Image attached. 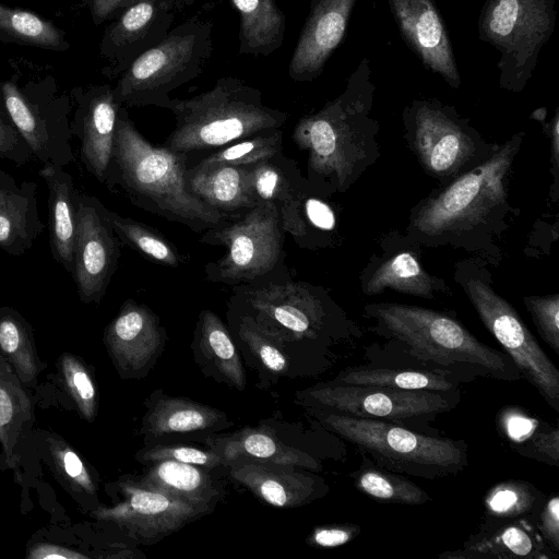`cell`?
<instances>
[{
	"mask_svg": "<svg viewBox=\"0 0 559 559\" xmlns=\"http://www.w3.org/2000/svg\"><path fill=\"white\" fill-rule=\"evenodd\" d=\"M10 309L0 312V346L7 353H14L21 342L20 321Z\"/></svg>",
	"mask_w": 559,
	"mask_h": 559,
	"instance_id": "681fc988",
	"label": "cell"
},
{
	"mask_svg": "<svg viewBox=\"0 0 559 559\" xmlns=\"http://www.w3.org/2000/svg\"><path fill=\"white\" fill-rule=\"evenodd\" d=\"M559 117L558 109L554 116V119L550 123V142H551V153L552 160L555 164L558 163V153H559Z\"/></svg>",
	"mask_w": 559,
	"mask_h": 559,
	"instance_id": "f5cc1de1",
	"label": "cell"
},
{
	"mask_svg": "<svg viewBox=\"0 0 559 559\" xmlns=\"http://www.w3.org/2000/svg\"><path fill=\"white\" fill-rule=\"evenodd\" d=\"M368 59L352 73L345 91L319 111L299 118L292 139L307 153V178L328 191L347 189L367 160L373 84Z\"/></svg>",
	"mask_w": 559,
	"mask_h": 559,
	"instance_id": "3957f363",
	"label": "cell"
},
{
	"mask_svg": "<svg viewBox=\"0 0 559 559\" xmlns=\"http://www.w3.org/2000/svg\"><path fill=\"white\" fill-rule=\"evenodd\" d=\"M331 381L433 392L460 391V386L463 384L459 379L441 372L376 362L347 367L341 370Z\"/></svg>",
	"mask_w": 559,
	"mask_h": 559,
	"instance_id": "1f68e13d",
	"label": "cell"
},
{
	"mask_svg": "<svg viewBox=\"0 0 559 559\" xmlns=\"http://www.w3.org/2000/svg\"><path fill=\"white\" fill-rule=\"evenodd\" d=\"M546 495L525 480L508 479L495 484L484 497L483 520L499 521L528 518L544 503Z\"/></svg>",
	"mask_w": 559,
	"mask_h": 559,
	"instance_id": "ab89813d",
	"label": "cell"
},
{
	"mask_svg": "<svg viewBox=\"0 0 559 559\" xmlns=\"http://www.w3.org/2000/svg\"><path fill=\"white\" fill-rule=\"evenodd\" d=\"M317 2V0H310V7L313 5Z\"/></svg>",
	"mask_w": 559,
	"mask_h": 559,
	"instance_id": "680465c9",
	"label": "cell"
},
{
	"mask_svg": "<svg viewBox=\"0 0 559 559\" xmlns=\"http://www.w3.org/2000/svg\"><path fill=\"white\" fill-rule=\"evenodd\" d=\"M319 425L354 445L382 468L438 479L456 475L468 464L467 444L395 423L307 408Z\"/></svg>",
	"mask_w": 559,
	"mask_h": 559,
	"instance_id": "5b68a950",
	"label": "cell"
},
{
	"mask_svg": "<svg viewBox=\"0 0 559 559\" xmlns=\"http://www.w3.org/2000/svg\"><path fill=\"white\" fill-rule=\"evenodd\" d=\"M3 108L28 146L33 159L66 167L75 159L70 127V103L43 88L0 84Z\"/></svg>",
	"mask_w": 559,
	"mask_h": 559,
	"instance_id": "4fadbf2b",
	"label": "cell"
},
{
	"mask_svg": "<svg viewBox=\"0 0 559 559\" xmlns=\"http://www.w3.org/2000/svg\"><path fill=\"white\" fill-rule=\"evenodd\" d=\"M361 463L349 474L355 488L370 499L382 503L421 506L431 497L403 474L380 467L366 454L360 453Z\"/></svg>",
	"mask_w": 559,
	"mask_h": 559,
	"instance_id": "e575fe53",
	"label": "cell"
},
{
	"mask_svg": "<svg viewBox=\"0 0 559 559\" xmlns=\"http://www.w3.org/2000/svg\"><path fill=\"white\" fill-rule=\"evenodd\" d=\"M175 129L163 146L188 155L219 148L270 129H282L288 115L263 104L259 88L236 76H222L209 91L171 98Z\"/></svg>",
	"mask_w": 559,
	"mask_h": 559,
	"instance_id": "277c9868",
	"label": "cell"
},
{
	"mask_svg": "<svg viewBox=\"0 0 559 559\" xmlns=\"http://www.w3.org/2000/svg\"><path fill=\"white\" fill-rule=\"evenodd\" d=\"M177 13L174 0H143L117 15L104 29L99 55L102 73L117 79L138 57L160 43Z\"/></svg>",
	"mask_w": 559,
	"mask_h": 559,
	"instance_id": "2e32d148",
	"label": "cell"
},
{
	"mask_svg": "<svg viewBox=\"0 0 559 559\" xmlns=\"http://www.w3.org/2000/svg\"><path fill=\"white\" fill-rule=\"evenodd\" d=\"M228 319L239 341L269 373L284 376L289 371L290 359L280 338L246 313L228 308Z\"/></svg>",
	"mask_w": 559,
	"mask_h": 559,
	"instance_id": "60d3db41",
	"label": "cell"
},
{
	"mask_svg": "<svg viewBox=\"0 0 559 559\" xmlns=\"http://www.w3.org/2000/svg\"><path fill=\"white\" fill-rule=\"evenodd\" d=\"M448 559H558L528 518L483 520L459 550L440 554Z\"/></svg>",
	"mask_w": 559,
	"mask_h": 559,
	"instance_id": "603a6c76",
	"label": "cell"
},
{
	"mask_svg": "<svg viewBox=\"0 0 559 559\" xmlns=\"http://www.w3.org/2000/svg\"><path fill=\"white\" fill-rule=\"evenodd\" d=\"M228 308L250 316L285 345L328 347L353 334L325 292L295 281L289 271L255 284L233 286Z\"/></svg>",
	"mask_w": 559,
	"mask_h": 559,
	"instance_id": "8992f818",
	"label": "cell"
},
{
	"mask_svg": "<svg viewBox=\"0 0 559 559\" xmlns=\"http://www.w3.org/2000/svg\"><path fill=\"white\" fill-rule=\"evenodd\" d=\"M370 329L389 343L393 365L441 372L463 383L477 378L522 379L510 357L479 341L456 319L432 309L394 302L368 305Z\"/></svg>",
	"mask_w": 559,
	"mask_h": 559,
	"instance_id": "6da1fadb",
	"label": "cell"
},
{
	"mask_svg": "<svg viewBox=\"0 0 559 559\" xmlns=\"http://www.w3.org/2000/svg\"><path fill=\"white\" fill-rule=\"evenodd\" d=\"M407 129L413 151L435 177L456 174L476 155L472 129L438 102H415L407 112Z\"/></svg>",
	"mask_w": 559,
	"mask_h": 559,
	"instance_id": "5bb4252c",
	"label": "cell"
},
{
	"mask_svg": "<svg viewBox=\"0 0 559 559\" xmlns=\"http://www.w3.org/2000/svg\"><path fill=\"white\" fill-rule=\"evenodd\" d=\"M497 430L520 455L558 466V427L519 407H506L497 415Z\"/></svg>",
	"mask_w": 559,
	"mask_h": 559,
	"instance_id": "4dcf8cb0",
	"label": "cell"
},
{
	"mask_svg": "<svg viewBox=\"0 0 559 559\" xmlns=\"http://www.w3.org/2000/svg\"><path fill=\"white\" fill-rule=\"evenodd\" d=\"M143 0H82L95 25L114 20L129 7Z\"/></svg>",
	"mask_w": 559,
	"mask_h": 559,
	"instance_id": "c3c4849f",
	"label": "cell"
},
{
	"mask_svg": "<svg viewBox=\"0 0 559 559\" xmlns=\"http://www.w3.org/2000/svg\"><path fill=\"white\" fill-rule=\"evenodd\" d=\"M326 192L308 178H304L297 190L278 206L281 226L300 248L321 246L324 235L334 230L335 213L321 198Z\"/></svg>",
	"mask_w": 559,
	"mask_h": 559,
	"instance_id": "f1b7e54d",
	"label": "cell"
},
{
	"mask_svg": "<svg viewBox=\"0 0 559 559\" xmlns=\"http://www.w3.org/2000/svg\"><path fill=\"white\" fill-rule=\"evenodd\" d=\"M464 289L480 321L544 401L559 413V369L547 356L512 305L478 277Z\"/></svg>",
	"mask_w": 559,
	"mask_h": 559,
	"instance_id": "7c38bea8",
	"label": "cell"
},
{
	"mask_svg": "<svg viewBox=\"0 0 559 559\" xmlns=\"http://www.w3.org/2000/svg\"><path fill=\"white\" fill-rule=\"evenodd\" d=\"M107 333L120 367L134 377L146 374L166 341V332L157 314L133 299L122 304Z\"/></svg>",
	"mask_w": 559,
	"mask_h": 559,
	"instance_id": "7402d4cb",
	"label": "cell"
},
{
	"mask_svg": "<svg viewBox=\"0 0 559 559\" xmlns=\"http://www.w3.org/2000/svg\"><path fill=\"white\" fill-rule=\"evenodd\" d=\"M205 442L223 457L224 464L236 460H252L296 466L309 472L322 468L313 455L284 443L267 427H246L233 433L206 437Z\"/></svg>",
	"mask_w": 559,
	"mask_h": 559,
	"instance_id": "4316f807",
	"label": "cell"
},
{
	"mask_svg": "<svg viewBox=\"0 0 559 559\" xmlns=\"http://www.w3.org/2000/svg\"><path fill=\"white\" fill-rule=\"evenodd\" d=\"M239 14L240 55L270 56L284 43L286 17L276 0H230Z\"/></svg>",
	"mask_w": 559,
	"mask_h": 559,
	"instance_id": "d6a6232c",
	"label": "cell"
},
{
	"mask_svg": "<svg viewBox=\"0 0 559 559\" xmlns=\"http://www.w3.org/2000/svg\"><path fill=\"white\" fill-rule=\"evenodd\" d=\"M436 280L411 252H400L380 264L365 284V294L371 296L393 289L416 297L432 298Z\"/></svg>",
	"mask_w": 559,
	"mask_h": 559,
	"instance_id": "8d00e7d4",
	"label": "cell"
},
{
	"mask_svg": "<svg viewBox=\"0 0 559 559\" xmlns=\"http://www.w3.org/2000/svg\"><path fill=\"white\" fill-rule=\"evenodd\" d=\"M223 467L233 480L274 508L302 507L329 491L322 477L305 473L296 466L236 460L225 463Z\"/></svg>",
	"mask_w": 559,
	"mask_h": 559,
	"instance_id": "d6986e66",
	"label": "cell"
},
{
	"mask_svg": "<svg viewBox=\"0 0 559 559\" xmlns=\"http://www.w3.org/2000/svg\"><path fill=\"white\" fill-rule=\"evenodd\" d=\"M142 484L213 510L224 497V485L214 469L175 461L147 464Z\"/></svg>",
	"mask_w": 559,
	"mask_h": 559,
	"instance_id": "f546056e",
	"label": "cell"
},
{
	"mask_svg": "<svg viewBox=\"0 0 559 559\" xmlns=\"http://www.w3.org/2000/svg\"><path fill=\"white\" fill-rule=\"evenodd\" d=\"M185 181L192 195L226 216L236 218L257 205L248 187L246 166L189 165Z\"/></svg>",
	"mask_w": 559,
	"mask_h": 559,
	"instance_id": "83f0119b",
	"label": "cell"
},
{
	"mask_svg": "<svg viewBox=\"0 0 559 559\" xmlns=\"http://www.w3.org/2000/svg\"><path fill=\"white\" fill-rule=\"evenodd\" d=\"M555 20V0L486 1L478 21L479 38L500 52L502 87L521 91L525 86Z\"/></svg>",
	"mask_w": 559,
	"mask_h": 559,
	"instance_id": "8fae6325",
	"label": "cell"
},
{
	"mask_svg": "<svg viewBox=\"0 0 559 559\" xmlns=\"http://www.w3.org/2000/svg\"><path fill=\"white\" fill-rule=\"evenodd\" d=\"M194 352L202 356L206 366L214 369L225 383L243 391L246 373L240 353L229 330L213 311L200 312L194 330Z\"/></svg>",
	"mask_w": 559,
	"mask_h": 559,
	"instance_id": "836d02e7",
	"label": "cell"
},
{
	"mask_svg": "<svg viewBox=\"0 0 559 559\" xmlns=\"http://www.w3.org/2000/svg\"><path fill=\"white\" fill-rule=\"evenodd\" d=\"M122 489L124 500L114 507L109 515L142 544L157 543L212 512L138 479L128 481Z\"/></svg>",
	"mask_w": 559,
	"mask_h": 559,
	"instance_id": "e0dca14e",
	"label": "cell"
},
{
	"mask_svg": "<svg viewBox=\"0 0 559 559\" xmlns=\"http://www.w3.org/2000/svg\"><path fill=\"white\" fill-rule=\"evenodd\" d=\"M356 0H317L300 32L288 66L296 82L317 79L342 41Z\"/></svg>",
	"mask_w": 559,
	"mask_h": 559,
	"instance_id": "44dd1931",
	"label": "cell"
},
{
	"mask_svg": "<svg viewBox=\"0 0 559 559\" xmlns=\"http://www.w3.org/2000/svg\"><path fill=\"white\" fill-rule=\"evenodd\" d=\"M177 12H181L185 9L191 7L198 0H174Z\"/></svg>",
	"mask_w": 559,
	"mask_h": 559,
	"instance_id": "11a10c76",
	"label": "cell"
},
{
	"mask_svg": "<svg viewBox=\"0 0 559 559\" xmlns=\"http://www.w3.org/2000/svg\"><path fill=\"white\" fill-rule=\"evenodd\" d=\"M189 157L148 142L121 106L105 186L134 206L181 224L197 234L218 227L233 217L192 195L185 174Z\"/></svg>",
	"mask_w": 559,
	"mask_h": 559,
	"instance_id": "7a4b0ae2",
	"label": "cell"
},
{
	"mask_svg": "<svg viewBox=\"0 0 559 559\" xmlns=\"http://www.w3.org/2000/svg\"><path fill=\"white\" fill-rule=\"evenodd\" d=\"M104 212L121 243L145 259L170 267H178L186 261V257L179 249L158 230L130 217L121 216L106 206Z\"/></svg>",
	"mask_w": 559,
	"mask_h": 559,
	"instance_id": "f35d334b",
	"label": "cell"
},
{
	"mask_svg": "<svg viewBox=\"0 0 559 559\" xmlns=\"http://www.w3.org/2000/svg\"><path fill=\"white\" fill-rule=\"evenodd\" d=\"M12 417V404L7 392L0 389V426H4Z\"/></svg>",
	"mask_w": 559,
	"mask_h": 559,
	"instance_id": "db71d44e",
	"label": "cell"
},
{
	"mask_svg": "<svg viewBox=\"0 0 559 559\" xmlns=\"http://www.w3.org/2000/svg\"><path fill=\"white\" fill-rule=\"evenodd\" d=\"M105 205L80 192L74 239L73 281L81 301L99 302L121 254V241L107 219Z\"/></svg>",
	"mask_w": 559,
	"mask_h": 559,
	"instance_id": "9a60e30c",
	"label": "cell"
},
{
	"mask_svg": "<svg viewBox=\"0 0 559 559\" xmlns=\"http://www.w3.org/2000/svg\"><path fill=\"white\" fill-rule=\"evenodd\" d=\"M64 468L68 475L72 478H78L83 474V464L79 456L69 451L64 454L63 457Z\"/></svg>",
	"mask_w": 559,
	"mask_h": 559,
	"instance_id": "816d5d0a",
	"label": "cell"
},
{
	"mask_svg": "<svg viewBox=\"0 0 559 559\" xmlns=\"http://www.w3.org/2000/svg\"><path fill=\"white\" fill-rule=\"evenodd\" d=\"M246 168L248 187L255 204L273 203L278 207L304 179L296 162L284 152Z\"/></svg>",
	"mask_w": 559,
	"mask_h": 559,
	"instance_id": "74e56055",
	"label": "cell"
},
{
	"mask_svg": "<svg viewBox=\"0 0 559 559\" xmlns=\"http://www.w3.org/2000/svg\"><path fill=\"white\" fill-rule=\"evenodd\" d=\"M9 175H10V174H8V173H5V171H3V170H1V169H0V179H3V178H5V177H8Z\"/></svg>",
	"mask_w": 559,
	"mask_h": 559,
	"instance_id": "9f6ffc18",
	"label": "cell"
},
{
	"mask_svg": "<svg viewBox=\"0 0 559 559\" xmlns=\"http://www.w3.org/2000/svg\"><path fill=\"white\" fill-rule=\"evenodd\" d=\"M0 158L17 166L33 160L28 146L2 108H0Z\"/></svg>",
	"mask_w": 559,
	"mask_h": 559,
	"instance_id": "f6af8a7d",
	"label": "cell"
},
{
	"mask_svg": "<svg viewBox=\"0 0 559 559\" xmlns=\"http://www.w3.org/2000/svg\"><path fill=\"white\" fill-rule=\"evenodd\" d=\"M135 457L145 465L162 461L189 463L211 469L224 465L223 457L214 450L181 443H152L140 449Z\"/></svg>",
	"mask_w": 559,
	"mask_h": 559,
	"instance_id": "7bdbcfd3",
	"label": "cell"
},
{
	"mask_svg": "<svg viewBox=\"0 0 559 559\" xmlns=\"http://www.w3.org/2000/svg\"><path fill=\"white\" fill-rule=\"evenodd\" d=\"M72 136L80 143L85 169L105 183L112 156L118 112L122 106L109 84L91 85L73 92Z\"/></svg>",
	"mask_w": 559,
	"mask_h": 559,
	"instance_id": "ac0fdd59",
	"label": "cell"
},
{
	"mask_svg": "<svg viewBox=\"0 0 559 559\" xmlns=\"http://www.w3.org/2000/svg\"><path fill=\"white\" fill-rule=\"evenodd\" d=\"M360 526L353 523L316 527L307 543L313 547L334 548L347 544L360 534Z\"/></svg>",
	"mask_w": 559,
	"mask_h": 559,
	"instance_id": "7dc6e473",
	"label": "cell"
},
{
	"mask_svg": "<svg viewBox=\"0 0 559 559\" xmlns=\"http://www.w3.org/2000/svg\"><path fill=\"white\" fill-rule=\"evenodd\" d=\"M38 175L48 188L49 246L52 259L72 277L80 191L73 177L55 164H45Z\"/></svg>",
	"mask_w": 559,
	"mask_h": 559,
	"instance_id": "d4e9b609",
	"label": "cell"
},
{
	"mask_svg": "<svg viewBox=\"0 0 559 559\" xmlns=\"http://www.w3.org/2000/svg\"><path fill=\"white\" fill-rule=\"evenodd\" d=\"M285 236L273 203H259L204 231L200 242L227 248L222 258L205 264V278L229 286L251 285L288 272Z\"/></svg>",
	"mask_w": 559,
	"mask_h": 559,
	"instance_id": "ba28073f",
	"label": "cell"
},
{
	"mask_svg": "<svg viewBox=\"0 0 559 559\" xmlns=\"http://www.w3.org/2000/svg\"><path fill=\"white\" fill-rule=\"evenodd\" d=\"M545 544L559 555V495L547 496L532 520Z\"/></svg>",
	"mask_w": 559,
	"mask_h": 559,
	"instance_id": "bcb514c9",
	"label": "cell"
},
{
	"mask_svg": "<svg viewBox=\"0 0 559 559\" xmlns=\"http://www.w3.org/2000/svg\"><path fill=\"white\" fill-rule=\"evenodd\" d=\"M0 41L63 52L70 48L66 33L53 22L24 9L0 2Z\"/></svg>",
	"mask_w": 559,
	"mask_h": 559,
	"instance_id": "d590c367",
	"label": "cell"
},
{
	"mask_svg": "<svg viewBox=\"0 0 559 559\" xmlns=\"http://www.w3.org/2000/svg\"><path fill=\"white\" fill-rule=\"evenodd\" d=\"M524 302L539 335L559 355V295L530 296Z\"/></svg>",
	"mask_w": 559,
	"mask_h": 559,
	"instance_id": "ee69618b",
	"label": "cell"
},
{
	"mask_svg": "<svg viewBox=\"0 0 559 559\" xmlns=\"http://www.w3.org/2000/svg\"><path fill=\"white\" fill-rule=\"evenodd\" d=\"M394 19L408 46L427 69L453 88L461 85L456 60L437 7L432 0H389Z\"/></svg>",
	"mask_w": 559,
	"mask_h": 559,
	"instance_id": "ffe728a7",
	"label": "cell"
},
{
	"mask_svg": "<svg viewBox=\"0 0 559 559\" xmlns=\"http://www.w3.org/2000/svg\"><path fill=\"white\" fill-rule=\"evenodd\" d=\"M72 382L80 397L85 403H92L95 396V389L88 374L78 369L72 376Z\"/></svg>",
	"mask_w": 559,
	"mask_h": 559,
	"instance_id": "f907efd6",
	"label": "cell"
},
{
	"mask_svg": "<svg viewBox=\"0 0 559 559\" xmlns=\"http://www.w3.org/2000/svg\"><path fill=\"white\" fill-rule=\"evenodd\" d=\"M520 141V136H514L425 201L413 216V229L429 238L465 230L504 204L506 179Z\"/></svg>",
	"mask_w": 559,
	"mask_h": 559,
	"instance_id": "30bf717a",
	"label": "cell"
},
{
	"mask_svg": "<svg viewBox=\"0 0 559 559\" xmlns=\"http://www.w3.org/2000/svg\"><path fill=\"white\" fill-rule=\"evenodd\" d=\"M204 9L170 28L118 76L114 92L122 106L168 109L170 93L204 72L214 48V22Z\"/></svg>",
	"mask_w": 559,
	"mask_h": 559,
	"instance_id": "52a82bcc",
	"label": "cell"
},
{
	"mask_svg": "<svg viewBox=\"0 0 559 559\" xmlns=\"http://www.w3.org/2000/svg\"><path fill=\"white\" fill-rule=\"evenodd\" d=\"M45 226L38 211L37 183L24 180L17 185L11 175L0 179V249L12 257L25 254Z\"/></svg>",
	"mask_w": 559,
	"mask_h": 559,
	"instance_id": "484cf974",
	"label": "cell"
},
{
	"mask_svg": "<svg viewBox=\"0 0 559 559\" xmlns=\"http://www.w3.org/2000/svg\"><path fill=\"white\" fill-rule=\"evenodd\" d=\"M233 423L221 409L187 397L152 394L142 419V433L150 440L222 430Z\"/></svg>",
	"mask_w": 559,
	"mask_h": 559,
	"instance_id": "cb8c5ba5",
	"label": "cell"
},
{
	"mask_svg": "<svg viewBox=\"0 0 559 559\" xmlns=\"http://www.w3.org/2000/svg\"><path fill=\"white\" fill-rule=\"evenodd\" d=\"M296 397L306 408L384 420L438 433L430 429L429 423L454 409L461 401V391L399 390L330 380L299 391Z\"/></svg>",
	"mask_w": 559,
	"mask_h": 559,
	"instance_id": "9c48e42d",
	"label": "cell"
},
{
	"mask_svg": "<svg viewBox=\"0 0 559 559\" xmlns=\"http://www.w3.org/2000/svg\"><path fill=\"white\" fill-rule=\"evenodd\" d=\"M282 152V129H270L219 147L195 164L250 166L266 160Z\"/></svg>",
	"mask_w": 559,
	"mask_h": 559,
	"instance_id": "b9f144b4",
	"label": "cell"
},
{
	"mask_svg": "<svg viewBox=\"0 0 559 559\" xmlns=\"http://www.w3.org/2000/svg\"><path fill=\"white\" fill-rule=\"evenodd\" d=\"M0 108L4 109V108H3V105H2L1 91H0Z\"/></svg>",
	"mask_w": 559,
	"mask_h": 559,
	"instance_id": "6f0895ef",
	"label": "cell"
}]
</instances>
